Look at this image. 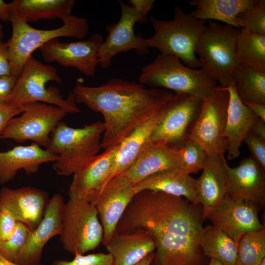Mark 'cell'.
Wrapping results in <instances>:
<instances>
[{
    "label": "cell",
    "mask_w": 265,
    "mask_h": 265,
    "mask_svg": "<svg viewBox=\"0 0 265 265\" xmlns=\"http://www.w3.org/2000/svg\"><path fill=\"white\" fill-rule=\"evenodd\" d=\"M240 28L265 34V0H256L254 4L237 17Z\"/></svg>",
    "instance_id": "d590c367"
},
{
    "label": "cell",
    "mask_w": 265,
    "mask_h": 265,
    "mask_svg": "<svg viewBox=\"0 0 265 265\" xmlns=\"http://www.w3.org/2000/svg\"><path fill=\"white\" fill-rule=\"evenodd\" d=\"M208 265H224L222 264L220 262H219V261L215 259L211 258Z\"/></svg>",
    "instance_id": "681fc988"
},
{
    "label": "cell",
    "mask_w": 265,
    "mask_h": 265,
    "mask_svg": "<svg viewBox=\"0 0 265 265\" xmlns=\"http://www.w3.org/2000/svg\"><path fill=\"white\" fill-rule=\"evenodd\" d=\"M258 265H265V258L262 260Z\"/></svg>",
    "instance_id": "816d5d0a"
},
{
    "label": "cell",
    "mask_w": 265,
    "mask_h": 265,
    "mask_svg": "<svg viewBox=\"0 0 265 265\" xmlns=\"http://www.w3.org/2000/svg\"><path fill=\"white\" fill-rule=\"evenodd\" d=\"M138 80L150 88L203 98L210 95L217 86V82L202 69L189 67L174 56L160 53L152 62L142 68Z\"/></svg>",
    "instance_id": "52a82bcc"
},
{
    "label": "cell",
    "mask_w": 265,
    "mask_h": 265,
    "mask_svg": "<svg viewBox=\"0 0 265 265\" xmlns=\"http://www.w3.org/2000/svg\"><path fill=\"white\" fill-rule=\"evenodd\" d=\"M17 222L10 210L0 202V240L6 239L11 235Z\"/></svg>",
    "instance_id": "f35d334b"
},
{
    "label": "cell",
    "mask_w": 265,
    "mask_h": 265,
    "mask_svg": "<svg viewBox=\"0 0 265 265\" xmlns=\"http://www.w3.org/2000/svg\"><path fill=\"white\" fill-rule=\"evenodd\" d=\"M232 82L242 102L265 104V72L240 64L233 72Z\"/></svg>",
    "instance_id": "4dcf8cb0"
},
{
    "label": "cell",
    "mask_w": 265,
    "mask_h": 265,
    "mask_svg": "<svg viewBox=\"0 0 265 265\" xmlns=\"http://www.w3.org/2000/svg\"><path fill=\"white\" fill-rule=\"evenodd\" d=\"M173 14L171 20L150 17L154 34L146 39V45L149 48L157 49L160 54L177 57L189 67L200 68L195 49L207 21L195 18L191 13L185 12L179 6L174 7Z\"/></svg>",
    "instance_id": "277c9868"
},
{
    "label": "cell",
    "mask_w": 265,
    "mask_h": 265,
    "mask_svg": "<svg viewBox=\"0 0 265 265\" xmlns=\"http://www.w3.org/2000/svg\"><path fill=\"white\" fill-rule=\"evenodd\" d=\"M170 102L136 128L117 145L112 166L99 189L121 175L132 163L144 145L151 140L152 132L163 116Z\"/></svg>",
    "instance_id": "7402d4cb"
},
{
    "label": "cell",
    "mask_w": 265,
    "mask_h": 265,
    "mask_svg": "<svg viewBox=\"0 0 265 265\" xmlns=\"http://www.w3.org/2000/svg\"><path fill=\"white\" fill-rule=\"evenodd\" d=\"M226 161L224 156L207 155L202 175L197 179V197L204 219L228 195Z\"/></svg>",
    "instance_id": "44dd1931"
},
{
    "label": "cell",
    "mask_w": 265,
    "mask_h": 265,
    "mask_svg": "<svg viewBox=\"0 0 265 265\" xmlns=\"http://www.w3.org/2000/svg\"><path fill=\"white\" fill-rule=\"evenodd\" d=\"M74 0H14L8 3L11 13L28 23L42 19L53 20L72 14Z\"/></svg>",
    "instance_id": "83f0119b"
},
{
    "label": "cell",
    "mask_w": 265,
    "mask_h": 265,
    "mask_svg": "<svg viewBox=\"0 0 265 265\" xmlns=\"http://www.w3.org/2000/svg\"><path fill=\"white\" fill-rule=\"evenodd\" d=\"M66 114L60 107L46 103L29 105L20 116L9 120L0 139H11L19 143L31 140L47 148L52 132Z\"/></svg>",
    "instance_id": "7c38bea8"
},
{
    "label": "cell",
    "mask_w": 265,
    "mask_h": 265,
    "mask_svg": "<svg viewBox=\"0 0 265 265\" xmlns=\"http://www.w3.org/2000/svg\"><path fill=\"white\" fill-rule=\"evenodd\" d=\"M119 3L121 10L120 18L117 23L106 26L108 34L98 51L99 64L103 69L109 68L112 58L120 52L134 50L137 54L144 55L149 51L146 39L140 33L136 35L133 30L135 23L144 24L142 18L129 4L122 0Z\"/></svg>",
    "instance_id": "4fadbf2b"
},
{
    "label": "cell",
    "mask_w": 265,
    "mask_h": 265,
    "mask_svg": "<svg viewBox=\"0 0 265 265\" xmlns=\"http://www.w3.org/2000/svg\"><path fill=\"white\" fill-rule=\"evenodd\" d=\"M134 194L132 185L120 175L97 190L89 200L94 206L103 228L102 243L104 245L106 244L115 232Z\"/></svg>",
    "instance_id": "9a60e30c"
},
{
    "label": "cell",
    "mask_w": 265,
    "mask_h": 265,
    "mask_svg": "<svg viewBox=\"0 0 265 265\" xmlns=\"http://www.w3.org/2000/svg\"><path fill=\"white\" fill-rule=\"evenodd\" d=\"M154 0H129L128 3L140 15L144 23L147 22V15L154 7Z\"/></svg>",
    "instance_id": "b9f144b4"
},
{
    "label": "cell",
    "mask_w": 265,
    "mask_h": 265,
    "mask_svg": "<svg viewBox=\"0 0 265 265\" xmlns=\"http://www.w3.org/2000/svg\"><path fill=\"white\" fill-rule=\"evenodd\" d=\"M239 64L265 72V34L240 28L237 39Z\"/></svg>",
    "instance_id": "1f68e13d"
},
{
    "label": "cell",
    "mask_w": 265,
    "mask_h": 265,
    "mask_svg": "<svg viewBox=\"0 0 265 265\" xmlns=\"http://www.w3.org/2000/svg\"><path fill=\"white\" fill-rule=\"evenodd\" d=\"M11 12L9 10L8 3L0 0V20L4 22L10 21Z\"/></svg>",
    "instance_id": "bcb514c9"
},
{
    "label": "cell",
    "mask_w": 265,
    "mask_h": 265,
    "mask_svg": "<svg viewBox=\"0 0 265 265\" xmlns=\"http://www.w3.org/2000/svg\"><path fill=\"white\" fill-rule=\"evenodd\" d=\"M228 195L252 203L260 209L265 204V172L250 155L231 167L225 162Z\"/></svg>",
    "instance_id": "e0dca14e"
},
{
    "label": "cell",
    "mask_w": 265,
    "mask_h": 265,
    "mask_svg": "<svg viewBox=\"0 0 265 265\" xmlns=\"http://www.w3.org/2000/svg\"><path fill=\"white\" fill-rule=\"evenodd\" d=\"M3 37V28L0 23V40H2Z\"/></svg>",
    "instance_id": "f907efd6"
},
{
    "label": "cell",
    "mask_w": 265,
    "mask_h": 265,
    "mask_svg": "<svg viewBox=\"0 0 265 265\" xmlns=\"http://www.w3.org/2000/svg\"><path fill=\"white\" fill-rule=\"evenodd\" d=\"M227 88L230 97L224 136L227 159L232 160L239 156L241 143L259 118L238 98L232 82Z\"/></svg>",
    "instance_id": "cb8c5ba5"
},
{
    "label": "cell",
    "mask_w": 265,
    "mask_h": 265,
    "mask_svg": "<svg viewBox=\"0 0 265 265\" xmlns=\"http://www.w3.org/2000/svg\"><path fill=\"white\" fill-rule=\"evenodd\" d=\"M0 265H19L11 262L0 255ZM38 265H42L41 264Z\"/></svg>",
    "instance_id": "c3c4849f"
},
{
    "label": "cell",
    "mask_w": 265,
    "mask_h": 265,
    "mask_svg": "<svg viewBox=\"0 0 265 265\" xmlns=\"http://www.w3.org/2000/svg\"><path fill=\"white\" fill-rule=\"evenodd\" d=\"M57 159V156L34 142L30 145H19L6 151H0V184L4 185L12 180L21 169L27 175L35 174L42 164L54 162Z\"/></svg>",
    "instance_id": "603a6c76"
},
{
    "label": "cell",
    "mask_w": 265,
    "mask_h": 265,
    "mask_svg": "<svg viewBox=\"0 0 265 265\" xmlns=\"http://www.w3.org/2000/svg\"><path fill=\"white\" fill-rule=\"evenodd\" d=\"M68 196L59 239L66 251L83 255L102 243L103 228L91 203L75 196Z\"/></svg>",
    "instance_id": "9c48e42d"
},
{
    "label": "cell",
    "mask_w": 265,
    "mask_h": 265,
    "mask_svg": "<svg viewBox=\"0 0 265 265\" xmlns=\"http://www.w3.org/2000/svg\"><path fill=\"white\" fill-rule=\"evenodd\" d=\"M104 123L98 121L75 128L60 122L51 134L47 150L57 156L53 168L59 175H73L98 155Z\"/></svg>",
    "instance_id": "3957f363"
},
{
    "label": "cell",
    "mask_w": 265,
    "mask_h": 265,
    "mask_svg": "<svg viewBox=\"0 0 265 265\" xmlns=\"http://www.w3.org/2000/svg\"><path fill=\"white\" fill-rule=\"evenodd\" d=\"M204 220L200 204L145 190L134 194L115 231L148 233L156 250L150 265H208L210 259L198 243Z\"/></svg>",
    "instance_id": "6da1fadb"
},
{
    "label": "cell",
    "mask_w": 265,
    "mask_h": 265,
    "mask_svg": "<svg viewBox=\"0 0 265 265\" xmlns=\"http://www.w3.org/2000/svg\"><path fill=\"white\" fill-rule=\"evenodd\" d=\"M260 210L250 202L234 199L228 195L208 213L206 219L226 233L238 246L244 235L264 226L258 217Z\"/></svg>",
    "instance_id": "2e32d148"
},
{
    "label": "cell",
    "mask_w": 265,
    "mask_h": 265,
    "mask_svg": "<svg viewBox=\"0 0 265 265\" xmlns=\"http://www.w3.org/2000/svg\"><path fill=\"white\" fill-rule=\"evenodd\" d=\"M230 94L227 87L217 85L203 98L200 112L188 139L199 144L208 155L224 156L227 143L224 136Z\"/></svg>",
    "instance_id": "30bf717a"
},
{
    "label": "cell",
    "mask_w": 265,
    "mask_h": 265,
    "mask_svg": "<svg viewBox=\"0 0 265 265\" xmlns=\"http://www.w3.org/2000/svg\"><path fill=\"white\" fill-rule=\"evenodd\" d=\"M64 206L63 197L58 193L54 194L49 199L42 220L32 231L28 241L16 264H40L44 246L51 238L59 236L61 232Z\"/></svg>",
    "instance_id": "ac0fdd59"
},
{
    "label": "cell",
    "mask_w": 265,
    "mask_h": 265,
    "mask_svg": "<svg viewBox=\"0 0 265 265\" xmlns=\"http://www.w3.org/2000/svg\"><path fill=\"white\" fill-rule=\"evenodd\" d=\"M239 29L209 21L196 45L200 68L219 86L227 87L232 74L239 65L237 39Z\"/></svg>",
    "instance_id": "ba28073f"
},
{
    "label": "cell",
    "mask_w": 265,
    "mask_h": 265,
    "mask_svg": "<svg viewBox=\"0 0 265 265\" xmlns=\"http://www.w3.org/2000/svg\"><path fill=\"white\" fill-rule=\"evenodd\" d=\"M28 106H12L0 104V136L9 120L21 114Z\"/></svg>",
    "instance_id": "ab89813d"
},
{
    "label": "cell",
    "mask_w": 265,
    "mask_h": 265,
    "mask_svg": "<svg viewBox=\"0 0 265 265\" xmlns=\"http://www.w3.org/2000/svg\"><path fill=\"white\" fill-rule=\"evenodd\" d=\"M154 255L155 252H153L147 255L146 256H145L144 258H143L134 265H150V264L154 257Z\"/></svg>",
    "instance_id": "7dc6e473"
},
{
    "label": "cell",
    "mask_w": 265,
    "mask_h": 265,
    "mask_svg": "<svg viewBox=\"0 0 265 265\" xmlns=\"http://www.w3.org/2000/svg\"><path fill=\"white\" fill-rule=\"evenodd\" d=\"M203 98L175 93L161 119L154 128L151 140L178 150L188 139L201 110Z\"/></svg>",
    "instance_id": "8fae6325"
},
{
    "label": "cell",
    "mask_w": 265,
    "mask_h": 265,
    "mask_svg": "<svg viewBox=\"0 0 265 265\" xmlns=\"http://www.w3.org/2000/svg\"><path fill=\"white\" fill-rule=\"evenodd\" d=\"M113 259V265H134L156 249L146 232L120 234L115 231L105 245Z\"/></svg>",
    "instance_id": "4316f807"
},
{
    "label": "cell",
    "mask_w": 265,
    "mask_h": 265,
    "mask_svg": "<svg viewBox=\"0 0 265 265\" xmlns=\"http://www.w3.org/2000/svg\"><path fill=\"white\" fill-rule=\"evenodd\" d=\"M63 25L55 29H39L11 13L12 35L7 41L11 75L18 78L27 60L37 49L49 41L61 37L77 39L85 37L89 31L87 19L70 15L62 20Z\"/></svg>",
    "instance_id": "5b68a950"
},
{
    "label": "cell",
    "mask_w": 265,
    "mask_h": 265,
    "mask_svg": "<svg viewBox=\"0 0 265 265\" xmlns=\"http://www.w3.org/2000/svg\"><path fill=\"white\" fill-rule=\"evenodd\" d=\"M11 75L7 42L0 40V76Z\"/></svg>",
    "instance_id": "7bdbcfd3"
},
{
    "label": "cell",
    "mask_w": 265,
    "mask_h": 265,
    "mask_svg": "<svg viewBox=\"0 0 265 265\" xmlns=\"http://www.w3.org/2000/svg\"><path fill=\"white\" fill-rule=\"evenodd\" d=\"M103 41L99 33L92 34L87 40L71 42H61L55 38L39 50L46 62L74 67L87 77H93L99 64L98 51Z\"/></svg>",
    "instance_id": "5bb4252c"
},
{
    "label": "cell",
    "mask_w": 265,
    "mask_h": 265,
    "mask_svg": "<svg viewBox=\"0 0 265 265\" xmlns=\"http://www.w3.org/2000/svg\"><path fill=\"white\" fill-rule=\"evenodd\" d=\"M49 201L46 192L33 187H3L0 190V202L10 210L18 222L32 231L42 220Z\"/></svg>",
    "instance_id": "d6986e66"
},
{
    "label": "cell",
    "mask_w": 265,
    "mask_h": 265,
    "mask_svg": "<svg viewBox=\"0 0 265 265\" xmlns=\"http://www.w3.org/2000/svg\"><path fill=\"white\" fill-rule=\"evenodd\" d=\"M72 92L77 104L102 114L105 131L101 148L105 150L118 145L136 128L165 106L174 94L115 78L97 87L77 82Z\"/></svg>",
    "instance_id": "7a4b0ae2"
},
{
    "label": "cell",
    "mask_w": 265,
    "mask_h": 265,
    "mask_svg": "<svg viewBox=\"0 0 265 265\" xmlns=\"http://www.w3.org/2000/svg\"><path fill=\"white\" fill-rule=\"evenodd\" d=\"M70 261L56 260L51 265H113V259L109 254L98 253L84 255L76 254Z\"/></svg>",
    "instance_id": "8d00e7d4"
},
{
    "label": "cell",
    "mask_w": 265,
    "mask_h": 265,
    "mask_svg": "<svg viewBox=\"0 0 265 265\" xmlns=\"http://www.w3.org/2000/svg\"><path fill=\"white\" fill-rule=\"evenodd\" d=\"M259 118L265 121V104L254 102H243Z\"/></svg>",
    "instance_id": "ee69618b"
},
{
    "label": "cell",
    "mask_w": 265,
    "mask_h": 265,
    "mask_svg": "<svg viewBox=\"0 0 265 265\" xmlns=\"http://www.w3.org/2000/svg\"><path fill=\"white\" fill-rule=\"evenodd\" d=\"M250 132L265 140V121L258 118L253 124Z\"/></svg>",
    "instance_id": "f6af8a7d"
},
{
    "label": "cell",
    "mask_w": 265,
    "mask_h": 265,
    "mask_svg": "<svg viewBox=\"0 0 265 265\" xmlns=\"http://www.w3.org/2000/svg\"><path fill=\"white\" fill-rule=\"evenodd\" d=\"M198 243L208 258L215 259L224 265H235L238 246L218 228L212 225L203 227Z\"/></svg>",
    "instance_id": "f546056e"
},
{
    "label": "cell",
    "mask_w": 265,
    "mask_h": 265,
    "mask_svg": "<svg viewBox=\"0 0 265 265\" xmlns=\"http://www.w3.org/2000/svg\"><path fill=\"white\" fill-rule=\"evenodd\" d=\"M265 257V230L244 235L238 244L235 265H258Z\"/></svg>",
    "instance_id": "d6a6232c"
},
{
    "label": "cell",
    "mask_w": 265,
    "mask_h": 265,
    "mask_svg": "<svg viewBox=\"0 0 265 265\" xmlns=\"http://www.w3.org/2000/svg\"><path fill=\"white\" fill-rule=\"evenodd\" d=\"M243 142L246 143L251 156L265 172V140L249 132Z\"/></svg>",
    "instance_id": "74e56055"
},
{
    "label": "cell",
    "mask_w": 265,
    "mask_h": 265,
    "mask_svg": "<svg viewBox=\"0 0 265 265\" xmlns=\"http://www.w3.org/2000/svg\"><path fill=\"white\" fill-rule=\"evenodd\" d=\"M180 167L178 150L160 142L150 140L132 163L121 175L133 186L153 174Z\"/></svg>",
    "instance_id": "ffe728a7"
},
{
    "label": "cell",
    "mask_w": 265,
    "mask_h": 265,
    "mask_svg": "<svg viewBox=\"0 0 265 265\" xmlns=\"http://www.w3.org/2000/svg\"><path fill=\"white\" fill-rule=\"evenodd\" d=\"M178 152L180 168L183 172L190 175L203 170L208 154L197 143L188 139Z\"/></svg>",
    "instance_id": "836d02e7"
},
{
    "label": "cell",
    "mask_w": 265,
    "mask_h": 265,
    "mask_svg": "<svg viewBox=\"0 0 265 265\" xmlns=\"http://www.w3.org/2000/svg\"><path fill=\"white\" fill-rule=\"evenodd\" d=\"M134 194L149 190L185 197L189 202L200 204L197 193V179L180 168L162 171L153 174L133 186Z\"/></svg>",
    "instance_id": "484cf974"
},
{
    "label": "cell",
    "mask_w": 265,
    "mask_h": 265,
    "mask_svg": "<svg viewBox=\"0 0 265 265\" xmlns=\"http://www.w3.org/2000/svg\"><path fill=\"white\" fill-rule=\"evenodd\" d=\"M256 0H192L189 5L194 7L192 15L204 21L217 20L240 29L237 17L252 6Z\"/></svg>",
    "instance_id": "f1b7e54d"
},
{
    "label": "cell",
    "mask_w": 265,
    "mask_h": 265,
    "mask_svg": "<svg viewBox=\"0 0 265 265\" xmlns=\"http://www.w3.org/2000/svg\"><path fill=\"white\" fill-rule=\"evenodd\" d=\"M50 81L62 82L55 68L43 64L31 56L24 64L5 104L22 106L42 102L57 106L67 113H79L80 110L72 91L64 99L57 88L46 87Z\"/></svg>",
    "instance_id": "8992f818"
},
{
    "label": "cell",
    "mask_w": 265,
    "mask_h": 265,
    "mask_svg": "<svg viewBox=\"0 0 265 265\" xmlns=\"http://www.w3.org/2000/svg\"><path fill=\"white\" fill-rule=\"evenodd\" d=\"M31 232L32 230L25 224L18 222L11 235L6 239L0 240V255L16 263L26 246Z\"/></svg>",
    "instance_id": "e575fe53"
},
{
    "label": "cell",
    "mask_w": 265,
    "mask_h": 265,
    "mask_svg": "<svg viewBox=\"0 0 265 265\" xmlns=\"http://www.w3.org/2000/svg\"><path fill=\"white\" fill-rule=\"evenodd\" d=\"M17 78L13 76H0V104L5 103L11 94Z\"/></svg>",
    "instance_id": "60d3db41"
},
{
    "label": "cell",
    "mask_w": 265,
    "mask_h": 265,
    "mask_svg": "<svg viewBox=\"0 0 265 265\" xmlns=\"http://www.w3.org/2000/svg\"><path fill=\"white\" fill-rule=\"evenodd\" d=\"M117 146L105 150L73 174L68 196L89 201L99 188L113 164Z\"/></svg>",
    "instance_id": "d4e9b609"
}]
</instances>
